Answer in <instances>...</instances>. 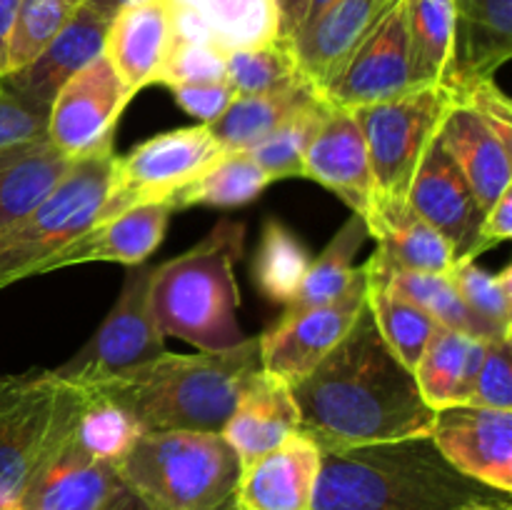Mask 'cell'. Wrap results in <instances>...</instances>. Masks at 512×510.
I'll use <instances>...</instances> for the list:
<instances>
[{
	"mask_svg": "<svg viewBox=\"0 0 512 510\" xmlns=\"http://www.w3.org/2000/svg\"><path fill=\"white\" fill-rule=\"evenodd\" d=\"M100 510H158V508H153L148 500L140 498L135 490H130L128 485L123 483L113 495H110V500Z\"/></svg>",
	"mask_w": 512,
	"mask_h": 510,
	"instance_id": "cell-48",
	"label": "cell"
},
{
	"mask_svg": "<svg viewBox=\"0 0 512 510\" xmlns=\"http://www.w3.org/2000/svg\"><path fill=\"white\" fill-rule=\"evenodd\" d=\"M413 90L420 88L413 83L403 0H398L320 93L335 108L353 110Z\"/></svg>",
	"mask_w": 512,
	"mask_h": 510,
	"instance_id": "cell-14",
	"label": "cell"
},
{
	"mask_svg": "<svg viewBox=\"0 0 512 510\" xmlns=\"http://www.w3.org/2000/svg\"><path fill=\"white\" fill-rule=\"evenodd\" d=\"M150 275V265H133L108 318L73 358L48 370L53 378L88 388L165 353V335L150 308Z\"/></svg>",
	"mask_w": 512,
	"mask_h": 510,
	"instance_id": "cell-10",
	"label": "cell"
},
{
	"mask_svg": "<svg viewBox=\"0 0 512 510\" xmlns=\"http://www.w3.org/2000/svg\"><path fill=\"white\" fill-rule=\"evenodd\" d=\"M368 270V265H365ZM368 308L373 313L375 325H378L380 335L388 343V348L398 355L400 363L405 368L413 370L415 363L423 355L425 345L433 338L435 323L425 310L413 305L410 300L400 298L398 293L380 283L378 278L368 273Z\"/></svg>",
	"mask_w": 512,
	"mask_h": 510,
	"instance_id": "cell-36",
	"label": "cell"
},
{
	"mask_svg": "<svg viewBox=\"0 0 512 510\" xmlns=\"http://www.w3.org/2000/svg\"><path fill=\"white\" fill-rule=\"evenodd\" d=\"M300 430V413L290 383L260 368L225 420L220 435L238 455L240 468L263 458Z\"/></svg>",
	"mask_w": 512,
	"mask_h": 510,
	"instance_id": "cell-24",
	"label": "cell"
},
{
	"mask_svg": "<svg viewBox=\"0 0 512 510\" xmlns=\"http://www.w3.org/2000/svg\"><path fill=\"white\" fill-rule=\"evenodd\" d=\"M108 25L83 3L33 63L0 78V83L18 98L50 110L58 90L103 55Z\"/></svg>",
	"mask_w": 512,
	"mask_h": 510,
	"instance_id": "cell-22",
	"label": "cell"
},
{
	"mask_svg": "<svg viewBox=\"0 0 512 510\" xmlns=\"http://www.w3.org/2000/svg\"><path fill=\"white\" fill-rule=\"evenodd\" d=\"M498 493L455 470L430 435L320 450L310 510H465Z\"/></svg>",
	"mask_w": 512,
	"mask_h": 510,
	"instance_id": "cell-2",
	"label": "cell"
},
{
	"mask_svg": "<svg viewBox=\"0 0 512 510\" xmlns=\"http://www.w3.org/2000/svg\"><path fill=\"white\" fill-rule=\"evenodd\" d=\"M368 265V273L373 278H378L380 283L388 285L393 293H398L400 298L410 300L413 305H418L420 310L430 315L438 325L450 330H460V333L475 335V338L493 340L495 335L465 308V303L460 300L458 290H455L453 280L448 273H415V270H393L383 268L380 263H375L373 258L365 260Z\"/></svg>",
	"mask_w": 512,
	"mask_h": 510,
	"instance_id": "cell-32",
	"label": "cell"
},
{
	"mask_svg": "<svg viewBox=\"0 0 512 510\" xmlns=\"http://www.w3.org/2000/svg\"><path fill=\"white\" fill-rule=\"evenodd\" d=\"M225 55L228 53L210 48V45L173 40L163 70L158 75V85L173 88V85L218 83V80H225Z\"/></svg>",
	"mask_w": 512,
	"mask_h": 510,
	"instance_id": "cell-42",
	"label": "cell"
},
{
	"mask_svg": "<svg viewBox=\"0 0 512 510\" xmlns=\"http://www.w3.org/2000/svg\"><path fill=\"white\" fill-rule=\"evenodd\" d=\"M415 88L453 90L455 0H403Z\"/></svg>",
	"mask_w": 512,
	"mask_h": 510,
	"instance_id": "cell-30",
	"label": "cell"
},
{
	"mask_svg": "<svg viewBox=\"0 0 512 510\" xmlns=\"http://www.w3.org/2000/svg\"><path fill=\"white\" fill-rule=\"evenodd\" d=\"M398 0H333L290 40L305 78L323 90Z\"/></svg>",
	"mask_w": 512,
	"mask_h": 510,
	"instance_id": "cell-18",
	"label": "cell"
},
{
	"mask_svg": "<svg viewBox=\"0 0 512 510\" xmlns=\"http://www.w3.org/2000/svg\"><path fill=\"white\" fill-rule=\"evenodd\" d=\"M275 8H278V38L290 43L308 18L310 0H275Z\"/></svg>",
	"mask_w": 512,
	"mask_h": 510,
	"instance_id": "cell-47",
	"label": "cell"
},
{
	"mask_svg": "<svg viewBox=\"0 0 512 510\" xmlns=\"http://www.w3.org/2000/svg\"><path fill=\"white\" fill-rule=\"evenodd\" d=\"M318 473V443L298 430L268 455L240 468L233 510H310Z\"/></svg>",
	"mask_w": 512,
	"mask_h": 510,
	"instance_id": "cell-19",
	"label": "cell"
},
{
	"mask_svg": "<svg viewBox=\"0 0 512 510\" xmlns=\"http://www.w3.org/2000/svg\"><path fill=\"white\" fill-rule=\"evenodd\" d=\"M328 108L330 103L320 93L318 98L295 110L288 120H283L268 138L245 150L255 160V165L268 175L270 183L283 178H303L305 150L313 135L318 133Z\"/></svg>",
	"mask_w": 512,
	"mask_h": 510,
	"instance_id": "cell-37",
	"label": "cell"
},
{
	"mask_svg": "<svg viewBox=\"0 0 512 510\" xmlns=\"http://www.w3.org/2000/svg\"><path fill=\"white\" fill-rule=\"evenodd\" d=\"M438 135L468 180L480 210L488 213L500 195L512 188V138L458 100L445 113Z\"/></svg>",
	"mask_w": 512,
	"mask_h": 510,
	"instance_id": "cell-21",
	"label": "cell"
},
{
	"mask_svg": "<svg viewBox=\"0 0 512 510\" xmlns=\"http://www.w3.org/2000/svg\"><path fill=\"white\" fill-rule=\"evenodd\" d=\"M225 80L233 85L235 95H260L290 88L308 78L300 70L293 45L275 38L258 48L233 50L225 55Z\"/></svg>",
	"mask_w": 512,
	"mask_h": 510,
	"instance_id": "cell-38",
	"label": "cell"
},
{
	"mask_svg": "<svg viewBox=\"0 0 512 510\" xmlns=\"http://www.w3.org/2000/svg\"><path fill=\"white\" fill-rule=\"evenodd\" d=\"M78 428V425H75ZM75 428L55 443L20 498L25 510H100L123 485L118 465L78 443Z\"/></svg>",
	"mask_w": 512,
	"mask_h": 510,
	"instance_id": "cell-16",
	"label": "cell"
},
{
	"mask_svg": "<svg viewBox=\"0 0 512 510\" xmlns=\"http://www.w3.org/2000/svg\"><path fill=\"white\" fill-rule=\"evenodd\" d=\"M173 45L165 0H143L115 15L105 33L103 55L133 93L158 83Z\"/></svg>",
	"mask_w": 512,
	"mask_h": 510,
	"instance_id": "cell-25",
	"label": "cell"
},
{
	"mask_svg": "<svg viewBox=\"0 0 512 510\" xmlns=\"http://www.w3.org/2000/svg\"><path fill=\"white\" fill-rule=\"evenodd\" d=\"M18 8L20 0H0V78H3L5 73V48H8L10 28H13Z\"/></svg>",
	"mask_w": 512,
	"mask_h": 510,
	"instance_id": "cell-49",
	"label": "cell"
},
{
	"mask_svg": "<svg viewBox=\"0 0 512 510\" xmlns=\"http://www.w3.org/2000/svg\"><path fill=\"white\" fill-rule=\"evenodd\" d=\"M468 403L512 410V338L488 340Z\"/></svg>",
	"mask_w": 512,
	"mask_h": 510,
	"instance_id": "cell-43",
	"label": "cell"
},
{
	"mask_svg": "<svg viewBox=\"0 0 512 510\" xmlns=\"http://www.w3.org/2000/svg\"><path fill=\"white\" fill-rule=\"evenodd\" d=\"M270 185V178L255 165L243 150H225L208 170L190 180L185 188L170 198L173 210L190 205H213V208H240L248 205Z\"/></svg>",
	"mask_w": 512,
	"mask_h": 510,
	"instance_id": "cell-34",
	"label": "cell"
},
{
	"mask_svg": "<svg viewBox=\"0 0 512 510\" xmlns=\"http://www.w3.org/2000/svg\"><path fill=\"white\" fill-rule=\"evenodd\" d=\"M113 163V145L73 160L65 178L30 213L0 228V290L40 275L53 255L93 228Z\"/></svg>",
	"mask_w": 512,
	"mask_h": 510,
	"instance_id": "cell-6",
	"label": "cell"
},
{
	"mask_svg": "<svg viewBox=\"0 0 512 510\" xmlns=\"http://www.w3.org/2000/svg\"><path fill=\"white\" fill-rule=\"evenodd\" d=\"M368 303V270L358 268L353 285L340 298L318 308L283 313V318L258 338L260 365L285 383H298L340 340L348 335Z\"/></svg>",
	"mask_w": 512,
	"mask_h": 510,
	"instance_id": "cell-12",
	"label": "cell"
},
{
	"mask_svg": "<svg viewBox=\"0 0 512 510\" xmlns=\"http://www.w3.org/2000/svg\"><path fill=\"white\" fill-rule=\"evenodd\" d=\"M430 438L455 470L498 493H512V410L470 403L440 408Z\"/></svg>",
	"mask_w": 512,
	"mask_h": 510,
	"instance_id": "cell-13",
	"label": "cell"
},
{
	"mask_svg": "<svg viewBox=\"0 0 512 510\" xmlns=\"http://www.w3.org/2000/svg\"><path fill=\"white\" fill-rule=\"evenodd\" d=\"M465 510H512L510 500H500V503H475L468 505Z\"/></svg>",
	"mask_w": 512,
	"mask_h": 510,
	"instance_id": "cell-51",
	"label": "cell"
},
{
	"mask_svg": "<svg viewBox=\"0 0 512 510\" xmlns=\"http://www.w3.org/2000/svg\"><path fill=\"white\" fill-rule=\"evenodd\" d=\"M48 135V108L28 103L0 83V148Z\"/></svg>",
	"mask_w": 512,
	"mask_h": 510,
	"instance_id": "cell-44",
	"label": "cell"
},
{
	"mask_svg": "<svg viewBox=\"0 0 512 510\" xmlns=\"http://www.w3.org/2000/svg\"><path fill=\"white\" fill-rule=\"evenodd\" d=\"M368 238V225L360 215H350L343 228L333 235L323 253L310 260V268L300 283L295 298L285 305V313H300V310L318 308L340 298L353 285L358 268L353 265L355 255L363 248Z\"/></svg>",
	"mask_w": 512,
	"mask_h": 510,
	"instance_id": "cell-33",
	"label": "cell"
},
{
	"mask_svg": "<svg viewBox=\"0 0 512 510\" xmlns=\"http://www.w3.org/2000/svg\"><path fill=\"white\" fill-rule=\"evenodd\" d=\"M173 98L188 115L198 118L208 125L218 120L235 100V90L228 80L218 83H193V85H173Z\"/></svg>",
	"mask_w": 512,
	"mask_h": 510,
	"instance_id": "cell-45",
	"label": "cell"
},
{
	"mask_svg": "<svg viewBox=\"0 0 512 510\" xmlns=\"http://www.w3.org/2000/svg\"><path fill=\"white\" fill-rule=\"evenodd\" d=\"M300 413V433L320 450L430 435L428 408L405 368L388 348L368 303L343 340L290 385Z\"/></svg>",
	"mask_w": 512,
	"mask_h": 510,
	"instance_id": "cell-1",
	"label": "cell"
},
{
	"mask_svg": "<svg viewBox=\"0 0 512 510\" xmlns=\"http://www.w3.org/2000/svg\"><path fill=\"white\" fill-rule=\"evenodd\" d=\"M260 368L258 338H245L235 348L213 353L178 355L165 350L158 358L85 390L128 410L143 433H220Z\"/></svg>",
	"mask_w": 512,
	"mask_h": 510,
	"instance_id": "cell-3",
	"label": "cell"
},
{
	"mask_svg": "<svg viewBox=\"0 0 512 510\" xmlns=\"http://www.w3.org/2000/svg\"><path fill=\"white\" fill-rule=\"evenodd\" d=\"M453 103L450 88H420L353 108L368 148L373 205L408 203L415 170Z\"/></svg>",
	"mask_w": 512,
	"mask_h": 510,
	"instance_id": "cell-8",
	"label": "cell"
},
{
	"mask_svg": "<svg viewBox=\"0 0 512 510\" xmlns=\"http://www.w3.org/2000/svg\"><path fill=\"white\" fill-rule=\"evenodd\" d=\"M370 238L378 240L373 260L383 268L415 273H450L455 265L448 240L425 223L408 203L373 205L365 218Z\"/></svg>",
	"mask_w": 512,
	"mask_h": 510,
	"instance_id": "cell-27",
	"label": "cell"
},
{
	"mask_svg": "<svg viewBox=\"0 0 512 510\" xmlns=\"http://www.w3.org/2000/svg\"><path fill=\"white\" fill-rule=\"evenodd\" d=\"M223 153L225 150L210 135L208 125L200 123L153 135L120 158L115 155L108 193L95 225L135 205L170 200Z\"/></svg>",
	"mask_w": 512,
	"mask_h": 510,
	"instance_id": "cell-9",
	"label": "cell"
},
{
	"mask_svg": "<svg viewBox=\"0 0 512 510\" xmlns=\"http://www.w3.org/2000/svg\"><path fill=\"white\" fill-rule=\"evenodd\" d=\"M448 275L465 308L495 338H512V265H505L500 273H490L475 265V260H460Z\"/></svg>",
	"mask_w": 512,
	"mask_h": 510,
	"instance_id": "cell-39",
	"label": "cell"
},
{
	"mask_svg": "<svg viewBox=\"0 0 512 510\" xmlns=\"http://www.w3.org/2000/svg\"><path fill=\"white\" fill-rule=\"evenodd\" d=\"M512 58V0H455L453 90L495 78Z\"/></svg>",
	"mask_w": 512,
	"mask_h": 510,
	"instance_id": "cell-26",
	"label": "cell"
},
{
	"mask_svg": "<svg viewBox=\"0 0 512 510\" xmlns=\"http://www.w3.org/2000/svg\"><path fill=\"white\" fill-rule=\"evenodd\" d=\"M408 205L448 240L455 263L468 260L485 213L480 210L468 180L440 143V135H435L415 170Z\"/></svg>",
	"mask_w": 512,
	"mask_h": 510,
	"instance_id": "cell-15",
	"label": "cell"
},
{
	"mask_svg": "<svg viewBox=\"0 0 512 510\" xmlns=\"http://www.w3.org/2000/svg\"><path fill=\"white\" fill-rule=\"evenodd\" d=\"M73 160L45 138L0 148V228L35 208L70 170Z\"/></svg>",
	"mask_w": 512,
	"mask_h": 510,
	"instance_id": "cell-29",
	"label": "cell"
},
{
	"mask_svg": "<svg viewBox=\"0 0 512 510\" xmlns=\"http://www.w3.org/2000/svg\"><path fill=\"white\" fill-rule=\"evenodd\" d=\"M3 510H25V508H20V505H10V508H3Z\"/></svg>",
	"mask_w": 512,
	"mask_h": 510,
	"instance_id": "cell-52",
	"label": "cell"
},
{
	"mask_svg": "<svg viewBox=\"0 0 512 510\" xmlns=\"http://www.w3.org/2000/svg\"><path fill=\"white\" fill-rule=\"evenodd\" d=\"M303 178L333 190L355 215L368 218L373 210V175L368 148L353 110L330 105L303 160Z\"/></svg>",
	"mask_w": 512,
	"mask_h": 510,
	"instance_id": "cell-17",
	"label": "cell"
},
{
	"mask_svg": "<svg viewBox=\"0 0 512 510\" xmlns=\"http://www.w3.org/2000/svg\"><path fill=\"white\" fill-rule=\"evenodd\" d=\"M83 0H20L5 48V75L33 63L65 28Z\"/></svg>",
	"mask_w": 512,
	"mask_h": 510,
	"instance_id": "cell-40",
	"label": "cell"
},
{
	"mask_svg": "<svg viewBox=\"0 0 512 510\" xmlns=\"http://www.w3.org/2000/svg\"><path fill=\"white\" fill-rule=\"evenodd\" d=\"M510 235H512V188L505 190V193L498 198V203L483 215L478 235H475V243L473 248H470L468 260H475L478 255L498 248L500 243L510 240Z\"/></svg>",
	"mask_w": 512,
	"mask_h": 510,
	"instance_id": "cell-46",
	"label": "cell"
},
{
	"mask_svg": "<svg viewBox=\"0 0 512 510\" xmlns=\"http://www.w3.org/2000/svg\"><path fill=\"white\" fill-rule=\"evenodd\" d=\"M243 245L245 225L223 218L188 253L153 265L150 308L163 335L185 340L205 353L243 343L235 280Z\"/></svg>",
	"mask_w": 512,
	"mask_h": 510,
	"instance_id": "cell-4",
	"label": "cell"
},
{
	"mask_svg": "<svg viewBox=\"0 0 512 510\" xmlns=\"http://www.w3.org/2000/svg\"><path fill=\"white\" fill-rule=\"evenodd\" d=\"M83 3L88 5L93 13H98L100 18L108 20V23H110V20H113L118 13H123L125 8L143 3V0H83Z\"/></svg>",
	"mask_w": 512,
	"mask_h": 510,
	"instance_id": "cell-50",
	"label": "cell"
},
{
	"mask_svg": "<svg viewBox=\"0 0 512 510\" xmlns=\"http://www.w3.org/2000/svg\"><path fill=\"white\" fill-rule=\"evenodd\" d=\"M88 390L45 373L0 380V510L18 505L50 450L78 425Z\"/></svg>",
	"mask_w": 512,
	"mask_h": 510,
	"instance_id": "cell-7",
	"label": "cell"
},
{
	"mask_svg": "<svg viewBox=\"0 0 512 510\" xmlns=\"http://www.w3.org/2000/svg\"><path fill=\"white\" fill-rule=\"evenodd\" d=\"M488 340L438 325L415 363L413 375L425 405L433 410L468 403Z\"/></svg>",
	"mask_w": 512,
	"mask_h": 510,
	"instance_id": "cell-28",
	"label": "cell"
},
{
	"mask_svg": "<svg viewBox=\"0 0 512 510\" xmlns=\"http://www.w3.org/2000/svg\"><path fill=\"white\" fill-rule=\"evenodd\" d=\"M165 8L173 40L233 53L278 38L275 0H165Z\"/></svg>",
	"mask_w": 512,
	"mask_h": 510,
	"instance_id": "cell-20",
	"label": "cell"
},
{
	"mask_svg": "<svg viewBox=\"0 0 512 510\" xmlns=\"http://www.w3.org/2000/svg\"><path fill=\"white\" fill-rule=\"evenodd\" d=\"M140 435L143 428L135 423L128 410L88 393V405L78 418L75 438L93 458L118 465L138 443Z\"/></svg>",
	"mask_w": 512,
	"mask_h": 510,
	"instance_id": "cell-41",
	"label": "cell"
},
{
	"mask_svg": "<svg viewBox=\"0 0 512 510\" xmlns=\"http://www.w3.org/2000/svg\"><path fill=\"white\" fill-rule=\"evenodd\" d=\"M173 213L170 200L135 205L78 235L40 268V275L80 263H123L130 268L143 265L163 243Z\"/></svg>",
	"mask_w": 512,
	"mask_h": 510,
	"instance_id": "cell-23",
	"label": "cell"
},
{
	"mask_svg": "<svg viewBox=\"0 0 512 510\" xmlns=\"http://www.w3.org/2000/svg\"><path fill=\"white\" fill-rule=\"evenodd\" d=\"M310 268V253L298 235L280 220L268 218L253 255V283L265 300L288 305Z\"/></svg>",
	"mask_w": 512,
	"mask_h": 510,
	"instance_id": "cell-35",
	"label": "cell"
},
{
	"mask_svg": "<svg viewBox=\"0 0 512 510\" xmlns=\"http://www.w3.org/2000/svg\"><path fill=\"white\" fill-rule=\"evenodd\" d=\"M318 95L320 90L308 80L290 85V88L273 90V93L235 95L228 110L218 120L208 123V130L223 150H243L245 153Z\"/></svg>",
	"mask_w": 512,
	"mask_h": 510,
	"instance_id": "cell-31",
	"label": "cell"
},
{
	"mask_svg": "<svg viewBox=\"0 0 512 510\" xmlns=\"http://www.w3.org/2000/svg\"><path fill=\"white\" fill-rule=\"evenodd\" d=\"M130 490L158 510H233L240 460L220 433H143L118 463Z\"/></svg>",
	"mask_w": 512,
	"mask_h": 510,
	"instance_id": "cell-5",
	"label": "cell"
},
{
	"mask_svg": "<svg viewBox=\"0 0 512 510\" xmlns=\"http://www.w3.org/2000/svg\"><path fill=\"white\" fill-rule=\"evenodd\" d=\"M133 95L110 60L98 55L50 103L48 140L70 160L110 148L120 113Z\"/></svg>",
	"mask_w": 512,
	"mask_h": 510,
	"instance_id": "cell-11",
	"label": "cell"
}]
</instances>
